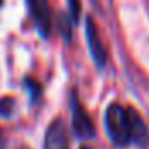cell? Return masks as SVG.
<instances>
[{"label":"cell","mask_w":149,"mask_h":149,"mask_svg":"<svg viewBox=\"0 0 149 149\" xmlns=\"http://www.w3.org/2000/svg\"><path fill=\"white\" fill-rule=\"evenodd\" d=\"M104 128L114 148H149V128L139 111L132 106L111 102L104 111Z\"/></svg>","instance_id":"1"},{"label":"cell","mask_w":149,"mask_h":149,"mask_svg":"<svg viewBox=\"0 0 149 149\" xmlns=\"http://www.w3.org/2000/svg\"><path fill=\"white\" fill-rule=\"evenodd\" d=\"M70 109H71V130H73L74 139H78V141L95 139L97 130H95L94 121L88 116L87 109L80 102L76 88H71V92H70Z\"/></svg>","instance_id":"2"},{"label":"cell","mask_w":149,"mask_h":149,"mask_svg":"<svg viewBox=\"0 0 149 149\" xmlns=\"http://www.w3.org/2000/svg\"><path fill=\"white\" fill-rule=\"evenodd\" d=\"M85 38H87V47H88V52L92 56L95 68L99 71H102L108 64V52H106V47L102 45L97 24H95L92 16L85 17Z\"/></svg>","instance_id":"3"},{"label":"cell","mask_w":149,"mask_h":149,"mask_svg":"<svg viewBox=\"0 0 149 149\" xmlns=\"http://www.w3.org/2000/svg\"><path fill=\"white\" fill-rule=\"evenodd\" d=\"M30 17L37 28L38 35L42 38H49L52 30V19H50V10H49V2L47 0H26Z\"/></svg>","instance_id":"4"},{"label":"cell","mask_w":149,"mask_h":149,"mask_svg":"<svg viewBox=\"0 0 149 149\" xmlns=\"http://www.w3.org/2000/svg\"><path fill=\"white\" fill-rule=\"evenodd\" d=\"M43 149H70V134L63 118L49 123L43 135Z\"/></svg>","instance_id":"5"},{"label":"cell","mask_w":149,"mask_h":149,"mask_svg":"<svg viewBox=\"0 0 149 149\" xmlns=\"http://www.w3.org/2000/svg\"><path fill=\"white\" fill-rule=\"evenodd\" d=\"M24 88L30 94V106H37L38 102L42 101V95H43L42 85L38 83L37 80H33V78L28 76V78H24Z\"/></svg>","instance_id":"6"},{"label":"cell","mask_w":149,"mask_h":149,"mask_svg":"<svg viewBox=\"0 0 149 149\" xmlns=\"http://www.w3.org/2000/svg\"><path fill=\"white\" fill-rule=\"evenodd\" d=\"M16 113V101L12 97H3L0 99V116L3 118H12Z\"/></svg>","instance_id":"7"},{"label":"cell","mask_w":149,"mask_h":149,"mask_svg":"<svg viewBox=\"0 0 149 149\" xmlns=\"http://www.w3.org/2000/svg\"><path fill=\"white\" fill-rule=\"evenodd\" d=\"M71 24H74L73 21H71V17H68V16H64V14H61L59 16V30H61V33H63V38H64V42H71Z\"/></svg>","instance_id":"8"},{"label":"cell","mask_w":149,"mask_h":149,"mask_svg":"<svg viewBox=\"0 0 149 149\" xmlns=\"http://www.w3.org/2000/svg\"><path fill=\"white\" fill-rule=\"evenodd\" d=\"M68 2V10H70V17L74 24L80 21V12H81V5L80 0H66Z\"/></svg>","instance_id":"9"},{"label":"cell","mask_w":149,"mask_h":149,"mask_svg":"<svg viewBox=\"0 0 149 149\" xmlns=\"http://www.w3.org/2000/svg\"><path fill=\"white\" fill-rule=\"evenodd\" d=\"M80 149H94V148H90V146H81Z\"/></svg>","instance_id":"10"},{"label":"cell","mask_w":149,"mask_h":149,"mask_svg":"<svg viewBox=\"0 0 149 149\" xmlns=\"http://www.w3.org/2000/svg\"><path fill=\"white\" fill-rule=\"evenodd\" d=\"M2 5H3V0H0V9H2Z\"/></svg>","instance_id":"11"},{"label":"cell","mask_w":149,"mask_h":149,"mask_svg":"<svg viewBox=\"0 0 149 149\" xmlns=\"http://www.w3.org/2000/svg\"><path fill=\"white\" fill-rule=\"evenodd\" d=\"M19 149H30V148H19Z\"/></svg>","instance_id":"12"}]
</instances>
